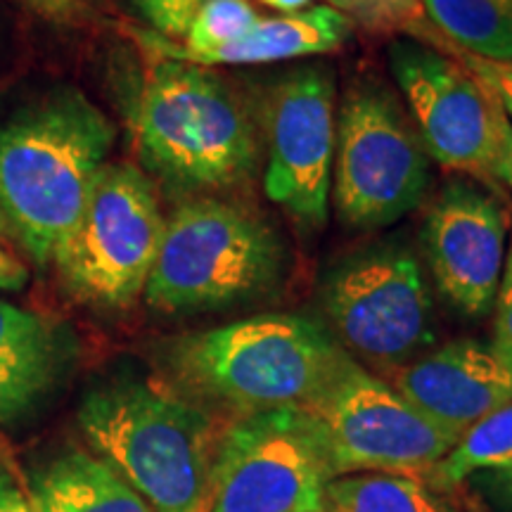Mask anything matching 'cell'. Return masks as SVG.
<instances>
[{
	"label": "cell",
	"instance_id": "cell-1",
	"mask_svg": "<svg viewBox=\"0 0 512 512\" xmlns=\"http://www.w3.org/2000/svg\"><path fill=\"white\" fill-rule=\"evenodd\" d=\"M112 121L76 88H57L0 128V211L38 266L79 221L114 145Z\"/></svg>",
	"mask_w": 512,
	"mask_h": 512
},
{
	"label": "cell",
	"instance_id": "cell-2",
	"mask_svg": "<svg viewBox=\"0 0 512 512\" xmlns=\"http://www.w3.org/2000/svg\"><path fill=\"white\" fill-rule=\"evenodd\" d=\"M76 425L155 512H207L219 432L200 403L155 377L119 373L83 394Z\"/></svg>",
	"mask_w": 512,
	"mask_h": 512
},
{
	"label": "cell",
	"instance_id": "cell-3",
	"mask_svg": "<svg viewBox=\"0 0 512 512\" xmlns=\"http://www.w3.org/2000/svg\"><path fill=\"white\" fill-rule=\"evenodd\" d=\"M133 133L143 169L185 195L233 190L259 164V136L233 86L200 64L159 60L140 86Z\"/></svg>",
	"mask_w": 512,
	"mask_h": 512
},
{
	"label": "cell",
	"instance_id": "cell-4",
	"mask_svg": "<svg viewBox=\"0 0 512 512\" xmlns=\"http://www.w3.org/2000/svg\"><path fill=\"white\" fill-rule=\"evenodd\" d=\"M344 356L316 320L264 313L188 332L166 351L171 373L197 399L247 415L304 406Z\"/></svg>",
	"mask_w": 512,
	"mask_h": 512
},
{
	"label": "cell",
	"instance_id": "cell-5",
	"mask_svg": "<svg viewBox=\"0 0 512 512\" xmlns=\"http://www.w3.org/2000/svg\"><path fill=\"white\" fill-rule=\"evenodd\" d=\"M283 268V240L259 214L200 197L166 219L143 297L159 313L226 309L271 292Z\"/></svg>",
	"mask_w": 512,
	"mask_h": 512
},
{
	"label": "cell",
	"instance_id": "cell-6",
	"mask_svg": "<svg viewBox=\"0 0 512 512\" xmlns=\"http://www.w3.org/2000/svg\"><path fill=\"white\" fill-rule=\"evenodd\" d=\"M332 200L339 221L380 230L420 207L432 164L396 95L375 79L356 81L337 110Z\"/></svg>",
	"mask_w": 512,
	"mask_h": 512
},
{
	"label": "cell",
	"instance_id": "cell-7",
	"mask_svg": "<svg viewBox=\"0 0 512 512\" xmlns=\"http://www.w3.org/2000/svg\"><path fill=\"white\" fill-rule=\"evenodd\" d=\"M164 226L145 171L107 162L53 264L74 299L95 309H128L145 292Z\"/></svg>",
	"mask_w": 512,
	"mask_h": 512
},
{
	"label": "cell",
	"instance_id": "cell-8",
	"mask_svg": "<svg viewBox=\"0 0 512 512\" xmlns=\"http://www.w3.org/2000/svg\"><path fill=\"white\" fill-rule=\"evenodd\" d=\"M302 408L316 422L335 477L361 472L430 475L458 444L456 434L347 354Z\"/></svg>",
	"mask_w": 512,
	"mask_h": 512
},
{
	"label": "cell",
	"instance_id": "cell-9",
	"mask_svg": "<svg viewBox=\"0 0 512 512\" xmlns=\"http://www.w3.org/2000/svg\"><path fill=\"white\" fill-rule=\"evenodd\" d=\"M335 479L302 406L247 413L219 432L207 512H325Z\"/></svg>",
	"mask_w": 512,
	"mask_h": 512
},
{
	"label": "cell",
	"instance_id": "cell-10",
	"mask_svg": "<svg viewBox=\"0 0 512 512\" xmlns=\"http://www.w3.org/2000/svg\"><path fill=\"white\" fill-rule=\"evenodd\" d=\"M320 304L335 335L363 361L399 370L434 342V304L411 247L373 245L330 268Z\"/></svg>",
	"mask_w": 512,
	"mask_h": 512
},
{
	"label": "cell",
	"instance_id": "cell-11",
	"mask_svg": "<svg viewBox=\"0 0 512 512\" xmlns=\"http://www.w3.org/2000/svg\"><path fill=\"white\" fill-rule=\"evenodd\" d=\"M387 60L427 157L458 176L491 178L505 114L486 83L460 60L415 38L394 41Z\"/></svg>",
	"mask_w": 512,
	"mask_h": 512
},
{
	"label": "cell",
	"instance_id": "cell-12",
	"mask_svg": "<svg viewBox=\"0 0 512 512\" xmlns=\"http://www.w3.org/2000/svg\"><path fill=\"white\" fill-rule=\"evenodd\" d=\"M268 200L304 226L328 221L337 143V86L325 64H302L273 81L264 102Z\"/></svg>",
	"mask_w": 512,
	"mask_h": 512
},
{
	"label": "cell",
	"instance_id": "cell-13",
	"mask_svg": "<svg viewBox=\"0 0 512 512\" xmlns=\"http://www.w3.org/2000/svg\"><path fill=\"white\" fill-rule=\"evenodd\" d=\"M508 211L496 192L470 176L451 178L422 228L434 285L453 309L484 318L494 309L508 254Z\"/></svg>",
	"mask_w": 512,
	"mask_h": 512
},
{
	"label": "cell",
	"instance_id": "cell-14",
	"mask_svg": "<svg viewBox=\"0 0 512 512\" xmlns=\"http://www.w3.org/2000/svg\"><path fill=\"white\" fill-rule=\"evenodd\" d=\"M392 387L460 439L512 401V373L491 344L456 339L394 370Z\"/></svg>",
	"mask_w": 512,
	"mask_h": 512
},
{
	"label": "cell",
	"instance_id": "cell-15",
	"mask_svg": "<svg viewBox=\"0 0 512 512\" xmlns=\"http://www.w3.org/2000/svg\"><path fill=\"white\" fill-rule=\"evenodd\" d=\"M74 358L76 339L62 323L0 299V425L34 418L67 380Z\"/></svg>",
	"mask_w": 512,
	"mask_h": 512
},
{
	"label": "cell",
	"instance_id": "cell-16",
	"mask_svg": "<svg viewBox=\"0 0 512 512\" xmlns=\"http://www.w3.org/2000/svg\"><path fill=\"white\" fill-rule=\"evenodd\" d=\"M27 496L36 512H155L91 448L67 446L29 470Z\"/></svg>",
	"mask_w": 512,
	"mask_h": 512
},
{
	"label": "cell",
	"instance_id": "cell-17",
	"mask_svg": "<svg viewBox=\"0 0 512 512\" xmlns=\"http://www.w3.org/2000/svg\"><path fill=\"white\" fill-rule=\"evenodd\" d=\"M351 36V22L330 5H311L294 15L261 17L256 27L207 57L200 67H249V64H275L325 55L342 46Z\"/></svg>",
	"mask_w": 512,
	"mask_h": 512
},
{
	"label": "cell",
	"instance_id": "cell-18",
	"mask_svg": "<svg viewBox=\"0 0 512 512\" xmlns=\"http://www.w3.org/2000/svg\"><path fill=\"white\" fill-rule=\"evenodd\" d=\"M427 24L448 46L512 67V0H422Z\"/></svg>",
	"mask_w": 512,
	"mask_h": 512
},
{
	"label": "cell",
	"instance_id": "cell-19",
	"mask_svg": "<svg viewBox=\"0 0 512 512\" xmlns=\"http://www.w3.org/2000/svg\"><path fill=\"white\" fill-rule=\"evenodd\" d=\"M325 512H460L437 486L415 475L361 472L335 477Z\"/></svg>",
	"mask_w": 512,
	"mask_h": 512
},
{
	"label": "cell",
	"instance_id": "cell-20",
	"mask_svg": "<svg viewBox=\"0 0 512 512\" xmlns=\"http://www.w3.org/2000/svg\"><path fill=\"white\" fill-rule=\"evenodd\" d=\"M512 465V401L498 408L475 427H470L458 444L434 465L432 486L453 489L470 477Z\"/></svg>",
	"mask_w": 512,
	"mask_h": 512
},
{
	"label": "cell",
	"instance_id": "cell-21",
	"mask_svg": "<svg viewBox=\"0 0 512 512\" xmlns=\"http://www.w3.org/2000/svg\"><path fill=\"white\" fill-rule=\"evenodd\" d=\"M261 22V12L249 0H207L197 12L183 43H174L157 34H145V43L162 60L197 64L214 50L240 41Z\"/></svg>",
	"mask_w": 512,
	"mask_h": 512
},
{
	"label": "cell",
	"instance_id": "cell-22",
	"mask_svg": "<svg viewBox=\"0 0 512 512\" xmlns=\"http://www.w3.org/2000/svg\"><path fill=\"white\" fill-rule=\"evenodd\" d=\"M330 8L342 12L351 24H361L370 31H403V34H420L425 43L434 46L437 36L427 34L432 29L427 24L422 0H328Z\"/></svg>",
	"mask_w": 512,
	"mask_h": 512
},
{
	"label": "cell",
	"instance_id": "cell-23",
	"mask_svg": "<svg viewBox=\"0 0 512 512\" xmlns=\"http://www.w3.org/2000/svg\"><path fill=\"white\" fill-rule=\"evenodd\" d=\"M207 0H131V8L143 19L152 34L169 38H183L188 27Z\"/></svg>",
	"mask_w": 512,
	"mask_h": 512
},
{
	"label": "cell",
	"instance_id": "cell-24",
	"mask_svg": "<svg viewBox=\"0 0 512 512\" xmlns=\"http://www.w3.org/2000/svg\"><path fill=\"white\" fill-rule=\"evenodd\" d=\"M496 318H494V342L491 347L498 358L510 368L512 373V238L505 254V266L501 275V285L496 294Z\"/></svg>",
	"mask_w": 512,
	"mask_h": 512
},
{
	"label": "cell",
	"instance_id": "cell-25",
	"mask_svg": "<svg viewBox=\"0 0 512 512\" xmlns=\"http://www.w3.org/2000/svg\"><path fill=\"white\" fill-rule=\"evenodd\" d=\"M458 60L463 62L465 67L477 76V79H482L486 83V88L496 95L498 105L503 107L505 117H508L510 126H512V74L508 72V69L501 67V64L482 62V60H477V57H470L463 53H458Z\"/></svg>",
	"mask_w": 512,
	"mask_h": 512
},
{
	"label": "cell",
	"instance_id": "cell-26",
	"mask_svg": "<svg viewBox=\"0 0 512 512\" xmlns=\"http://www.w3.org/2000/svg\"><path fill=\"white\" fill-rule=\"evenodd\" d=\"M36 15L53 22H76L95 8L98 0H22Z\"/></svg>",
	"mask_w": 512,
	"mask_h": 512
},
{
	"label": "cell",
	"instance_id": "cell-27",
	"mask_svg": "<svg viewBox=\"0 0 512 512\" xmlns=\"http://www.w3.org/2000/svg\"><path fill=\"white\" fill-rule=\"evenodd\" d=\"M0 512H36L27 491L17 482L8 465L0 460Z\"/></svg>",
	"mask_w": 512,
	"mask_h": 512
},
{
	"label": "cell",
	"instance_id": "cell-28",
	"mask_svg": "<svg viewBox=\"0 0 512 512\" xmlns=\"http://www.w3.org/2000/svg\"><path fill=\"white\" fill-rule=\"evenodd\" d=\"M29 271L22 261L0 249V292H17L27 285Z\"/></svg>",
	"mask_w": 512,
	"mask_h": 512
},
{
	"label": "cell",
	"instance_id": "cell-29",
	"mask_svg": "<svg viewBox=\"0 0 512 512\" xmlns=\"http://www.w3.org/2000/svg\"><path fill=\"white\" fill-rule=\"evenodd\" d=\"M491 178H498V181H503L508 188H512V126L508 117H503L501 152H498L494 169H491Z\"/></svg>",
	"mask_w": 512,
	"mask_h": 512
},
{
	"label": "cell",
	"instance_id": "cell-30",
	"mask_svg": "<svg viewBox=\"0 0 512 512\" xmlns=\"http://www.w3.org/2000/svg\"><path fill=\"white\" fill-rule=\"evenodd\" d=\"M484 475H489L491 494H494L498 501H501L505 510L512 512V465L501 467V470L484 472Z\"/></svg>",
	"mask_w": 512,
	"mask_h": 512
},
{
	"label": "cell",
	"instance_id": "cell-31",
	"mask_svg": "<svg viewBox=\"0 0 512 512\" xmlns=\"http://www.w3.org/2000/svg\"><path fill=\"white\" fill-rule=\"evenodd\" d=\"M261 5L280 12V15H294V12L309 10L313 5V0H261Z\"/></svg>",
	"mask_w": 512,
	"mask_h": 512
},
{
	"label": "cell",
	"instance_id": "cell-32",
	"mask_svg": "<svg viewBox=\"0 0 512 512\" xmlns=\"http://www.w3.org/2000/svg\"><path fill=\"white\" fill-rule=\"evenodd\" d=\"M5 230H10V228H8V223H5L3 211H0V233H5Z\"/></svg>",
	"mask_w": 512,
	"mask_h": 512
},
{
	"label": "cell",
	"instance_id": "cell-33",
	"mask_svg": "<svg viewBox=\"0 0 512 512\" xmlns=\"http://www.w3.org/2000/svg\"><path fill=\"white\" fill-rule=\"evenodd\" d=\"M505 69H508V72H510V74H512V67H505Z\"/></svg>",
	"mask_w": 512,
	"mask_h": 512
}]
</instances>
